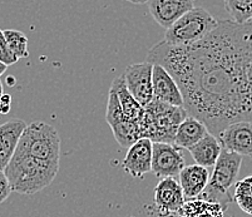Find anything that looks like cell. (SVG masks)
<instances>
[{
	"instance_id": "cell-1",
	"label": "cell",
	"mask_w": 252,
	"mask_h": 217,
	"mask_svg": "<svg viewBox=\"0 0 252 217\" xmlns=\"http://www.w3.org/2000/svg\"><path fill=\"white\" fill-rule=\"evenodd\" d=\"M146 62L166 68L177 81L183 107L219 136L236 122H252V22L219 20L200 42L153 45Z\"/></svg>"
},
{
	"instance_id": "cell-2",
	"label": "cell",
	"mask_w": 252,
	"mask_h": 217,
	"mask_svg": "<svg viewBox=\"0 0 252 217\" xmlns=\"http://www.w3.org/2000/svg\"><path fill=\"white\" fill-rule=\"evenodd\" d=\"M58 171L59 164L40 161L19 151H15L5 168L13 192L20 195H34L47 188L54 181Z\"/></svg>"
},
{
	"instance_id": "cell-3",
	"label": "cell",
	"mask_w": 252,
	"mask_h": 217,
	"mask_svg": "<svg viewBox=\"0 0 252 217\" xmlns=\"http://www.w3.org/2000/svg\"><path fill=\"white\" fill-rule=\"evenodd\" d=\"M189 116L185 107L172 106L153 98L139 120L141 138H150L152 142L175 143L176 132L182 121Z\"/></svg>"
},
{
	"instance_id": "cell-4",
	"label": "cell",
	"mask_w": 252,
	"mask_h": 217,
	"mask_svg": "<svg viewBox=\"0 0 252 217\" xmlns=\"http://www.w3.org/2000/svg\"><path fill=\"white\" fill-rule=\"evenodd\" d=\"M17 151L40 161L59 164L61 138L53 125L43 121H34L25 127Z\"/></svg>"
},
{
	"instance_id": "cell-5",
	"label": "cell",
	"mask_w": 252,
	"mask_h": 217,
	"mask_svg": "<svg viewBox=\"0 0 252 217\" xmlns=\"http://www.w3.org/2000/svg\"><path fill=\"white\" fill-rule=\"evenodd\" d=\"M219 25V20L203 8H193L167 28L164 40L172 45H189L200 42Z\"/></svg>"
},
{
	"instance_id": "cell-6",
	"label": "cell",
	"mask_w": 252,
	"mask_h": 217,
	"mask_svg": "<svg viewBox=\"0 0 252 217\" xmlns=\"http://www.w3.org/2000/svg\"><path fill=\"white\" fill-rule=\"evenodd\" d=\"M241 164V155L223 148L219 159L212 167L214 170H212V175L210 176L207 187L200 196L220 201L228 206L233 200V195L230 193V189L237 182Z\"/></svg>"
},
{
	"instance_id": "cell-7",
	"label": "cell",
	"mask_w": 252,
	"mask_h": 217,
	"mask_svg": "<svg viewBox=\"0 0 252 217\" xmlns=\"http://www.w3.org/2000/svg\"><path fill=\"white\" fill-rule=\"evenodd\" d=\"M105 120L111 127L117 143L121 147L129 148L141 138L139 123L137 121L130 120L127 114L123 112L121 102L116 89H109L108 104H107V113Z\"/></svg>"
},
{
	"instance_id": "cell-8",
	"label": "cell",
	"mask_w": 252,
	"mask_h": 217,
	"mask_svg": "<svg viewBox=\"0 0 252 217\" xmlns=\"http://www.w3.org/2000/svg\"><path fill=\"white\" fill-rule=\"evenodd\" d=\"M185 168L183 148L176 143L153 142L152 173L158 178L177 177Z\"/></svg>"
},
{
	"instance_id": "cell-9",
	"label": "cell",
	"mask_w": 252,
	"mask_h": 217,
	"mask_svg": "<svg viewBox=\"0 0 252 217\" xmlns=\"http://www.w3.org/2000/svg\"><path fill=\"white\" fill-rule=\"evenodd\" d=\"M185 202L186 197L180 181H177L176 177L161 178L155 188L153 209L156 215L161 217L175 216Z\"/></svg>"
},
{
	"instance_id": "cell-10",
	"label": "cell",
	"mask_w": 252,
	"mask_h": 217,
	"mask_svg": "<svg viewBox=\"0 0 252 217\" xmlns=\"http://www.w3.org/2000/svg\"><path fill=\"white\" fill-rule=\"evenodd\" d=\"M125 79L129 92L143 107L155 98L153 94V64L150 62L137 63L126 68Z\"/></svg>"
},
{
	"instance_id": "cell-11",
	"label": "cell",
	"mask_w": 252,
	"mask_h": 217,
	"mask_svg": "<svg viewBox=\"0 0 252 217\" xmlns=\"http://www.w3.org/2000/svg\"><path fill=\"white\" fill-rule=\"evenodd\" d=\"M153 142L150 138H139L127 151L122 161V168L127 175L134 178H143L152 172Z\"/></svg>"
},
{
	"instance_id": "cell-12",
	"label": "cell",
	"mask_w": 252,
	"mask_h": 217,
	"mask_svg": "<svg viewBox=\"0 0 252 217\" xmlns=\"http://www.w3.org/2000/svg\"><path fill=\"white\" fill-rule=\"evenodd\" d=\"M217 137L226 150L238 153L242 157H252V122L241 121L232 123Z\"/></svg>"
},
{
	"instance_id": "cell-13",
	"label": "cell",
	"mask_w": 252,
	"mask_h": 217,
	"mask_svg": "<svg viewBox=\"0 0 252 217\" xmlns=\"http://www.w3.org/2000/svg\"><path fill=\"white\" fill-rule=\"evenodd\" d=\"M147 4L153 19L163 28H169L183 14L196 8V0H148Z\"/></svg>"
},
{
	"instance_id": "cell-14",
	"label": "cell",
	"mask_w": 252,
	"mask_h": 217,
	"mask_svg": "<svg viewBox=\"0 0 252 217\" xmlns=\"http://www.w3.org/2000/svg\"><path fill=\"white\" fill-rule=\"evenodd\" d=\"M153 94L162 102L183 107L182 91L177 81L166 68L159 64H153Z\"/></svg>"
},
{
	"instance_id": "cell-15",
	"label": "cell",
	"mask_w": 252,
	"mask_h": 217,
	"mask_svg": "<svg viewBox=\"0 0 252 217\" xmlns=\"http://www.w3.org/2000/svg\"><path fill=\"white\" fill-rule=\"evenodd\" d=\"M27 123L19 118H13L0 124V171H5L17 151L18 143Z\"/></svg>"
},
{
	"instance_id": "cell-16",
	"label": "cell",
	"mask_w": 252,
	"mask_h": 217,
	"mask_svg": "<svg viewBox=\"0 0 252 217\" xmlns=\"http://www.w3.org/2000/svg\"><path fill=\"white\" fill-rule=\"evenodd\" d=\"M227 207L220 201L198 196L186 198L180 211L172 217H224Z\"/></svg>"
},
{
	"instance_id": "cell-17",
	"label": "cell",
	"mask_w": 252,
	"mask_h": 217,
	"mask_svg": "<svg viewBox=\"0 0 252 217\" xmlns=\"http://www.w3.org/2000/svg\"><path fill=\"white\" fill-rule=\"evenodd\" d=\"M178 181L186 198L198 197L207 187L210 181V172L207 167H203L201 164L196 163L186 166L178 176Z\"/></svg>"
},
{
	"instance_id": "cell-18",
	"label": "cell",
	"mask_w": 252,
	"mask_h": 217,
	"mask_svg": "<svg viewBox=\"0 0 252 217\" xmlns=\"http://www.w3.org/2000/svg\"><path fill=\"white\" fill-rule=\"evenodd\" d=\"M222 150L223 147H222L221 141L219 139V137L212 133H207L200 142L189 148L194 162L207 168L214 167Z\"/></svg>"
},
{
	"instance_id": "cell-19",
	"label": "cell",
	"mask_w": 252,
	"mask_h": 217,
	"mask_svg": "<svg viewBox=\"0 0 252 217\" xmlns=\"http://www.w3.org/2000/svg\"><path fill=\"white\" fill-rule=\"evenodd\" d=\"M210 133L205 123L193 116H187L176 132L175 143L182 148H191Z\"/></svg>"
},
{
	"instance_id": "cell-20",
	"label": "cell",
	"mask_w": 252,
	"mask_h": 217,
	"mask_svg": "<svg viewBox=\"0 0 252 217\" xmlns=\"http://www.w3.org/2000/svg\"><path fill=\"white\" fill-rule=\"evenodd\" d=\"M112 88L116 89L117 94H118L119 102H121V106H122L123 112L127 114L130 120L137 121L139 122L142 114L144 112V107L139 103L138 100L133 97V94L129 92L128 89L127 83H126L125 75L121 74L119 77L114 78V81L112 82Z\"/></svg>"
},
{
	"instance_id": "cell-21",
	"label": "cell",
	"mask_w": 252,
	"mask_h": 217,
	"mask_svg": "<svg viewBox=\"0 0 252 217\" xmlns=\"http://www.w3.org/2000/svg\"><path fill=\"white\" fill-rule=\"evenodd\" d=\"M233 201L245 214L252 216V175L236 182L233 186Z\"/></svg>"
},
{
	"instance_id": "cell-22",
	"label": "cell",
	"mask_w": 252,
	"mask_h": 217,
	"mask_svg": "<svg viewBox=\"0 0 252 217\" xmlns=\"http://www.w3.org/2000/svg\"><path fill=\"white\" fill-rule=\"evenodd\" d=\"M231 20L245 24L252 22V0H223Z\"/></svg>"
},
{
	"instance_id": "cell-23",
	"label": "cell",
	"mask_w": 252,
	"mask_h": 217,
	"mask_svg": "<svg viewBox=\"0 0 252 217\" xmlns=\"http://www.w3.org/2000/svg\"><path fill=\"white\" fill-rule=\"evenodd\" d=\"M8 44L10 47L11 52L18 57V59L28 58L29 50H28V38L25 36L24 33L17 29H5L4 31Z\"/></svg>"
},
{
	"instance_id": "cell-24",
	"label": "cell",
	"mask_w": 252,
	"mask_h": 217,
	"mask_svg": "<svg viewBox=\"0 0 252 217\" xmlns=\"http://www.w3.org/2000/svg\"><path fill=\"white\" fill-rule=\"evenodd\" d=\"M0 61L3 62L4 64L13 65L15 64L19 59L15 56L13 52H11L10 47L8 44V40H6L5 35H4V31L0 29Z\"/></svg>"
},
{
	"instance_id": "cell-25",
	"label": "cell",
	"mask_w": 252,
	"mask_h": 217,
	"mask_svg": "<svg viewBox=\"0 0 252 217\" xmlns=\"http://www.w3.org/2000/svg\"><path fill=\"white\" fill-rule=\"evenodd\" d=\"M11 192H13V188H11L10 181H9L5 171H0V203L6 201Z\"/></svg>"
},
{
	"instance_id": "cell-26",
	"label": "cell",
	"mask_w": 252,
	"mask_h": 217,
	"mask_svg": "<svg viewBox=\"0 0 252 217\" xmlns=\"http://www.w3.org/2000/svg\"><path fill=\"white\" fill-rule=\"evenodd\" d=\"M11 108V95L4 93L1 99H0V113L8 114Z\"/></svg>"
},
{
	"instance_id": "cell-27",
	"label": "cell",
	"mask_w": 252,
	"mask_h": 217,
	"mask_svg": "<svg viewBox=\"0 0 252 217\" xmlns=\"http://www.w3.org/2000/svg\"><path fill=\"white\" fill-rule=\"evenodd\" d=\"M6 69H8V65L4 64L3 62L0 61V77H1V75L6 72Z\"/></svg>"
},
{
	"instance_id": "cell-28",
	"label": "cell",
	"mask_w": 252,
	"mask_h": 217,
	"mask_svg": "<svg viewBox=\"0 0 252 217\" xmlns=\"http://www.w3.org/2000/svg\"><path fill=\"white\" fill-rule=\"evenodd\" d=\"M126 1H129V3H132V4H137V5H139V4L147 3L148 0H126Z\"/></svg>"
},
{
	"instance_id": "cell-29",
	"label": "cell",
	"mask_w": 252,
	"mask_h": 217,
	"mask_svg": "<svg viewBox=\"0 0 252 217\" xmlns=\"http://www.w3.org/2000/svg\"><path fill=\"white\" fill-rule=\"evenodd\" d=\"M3 94H4V87H3V83H1V81H0V99H1Z\"/></svg>"
},
{
	"instance_id": "cell-30",
	"label": "cell",
	"mask_w": 252,
	"mask_h": 217,
	"mask_svg": "<svg viewBox=\"0 0 252 217\" xmlns=\"http://www.w3.org/2000/svg\"><path fill=\"white\" fill-rule=\"evenodd\" d=\"M152 217H161V216H157V215H155V216H152Z\"/></svg>"
}]
</instances>
